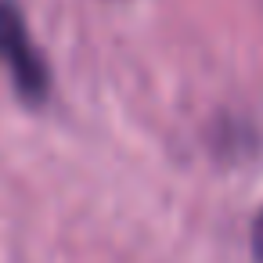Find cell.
Returning a JSON list of instances; mask_svg holds the SVG:
<instances>
[{
    "mask_svg": "<svg viewBox=\"0 0 263 263\" xmlns=\"http://www.w3.org/2000/svg\"><path fill=\"white\" fill-rule=\"evenodd\" d=\"M0 62L11 72V83L26 105H40L51 90V72L36 44L29 40L26 18L15 0H0Z\"/></svg>",
    "mask_w": 263,
    "mask_h": 263,
    "instance_id": "6da1fadb",
    "label": "cell"
},
{
    "mask_svg": "<svg viewBox=\"0 0 263 263\" xmlns=\"http://www.w3.org/2000/svg\"><path fill=\"white\" fill-rule=\"evenodd\" d=\"M252 256H256V263H263V209L252 223Z\"/></svg>",
    "mask_w": 263,
    "mask_h": 263,
    "instance_id": "7a4b0ae2",
    "label": "cell"
}]
</instances>
